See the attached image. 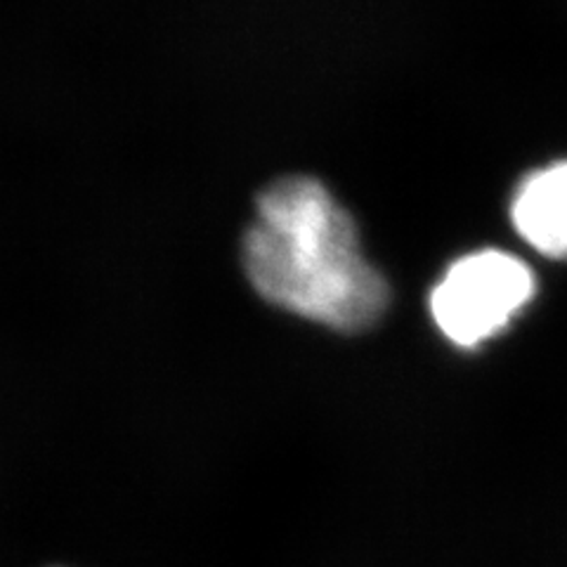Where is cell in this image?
<instances>
[{
  "label": "cell",
  "mask_w": 567,
  "mask_h": 567,
  "mask_svg": "<svg viewBox=\"0 0 567 567\" xmlns=\"http://www.w3.org/2000/svg\"><path fill=\"white\" fill-rule=\"evenodd\" d=\"M244 268L272 306L336 331H364L390 303L350 213L312 177H284L260 194Z\"/></svg>",
  "instance_id": "cell-1"
},
{
  "label": "cell",
  "mask_w": 567,
  "mask_h": 567,
  "mask_svg": "<svg viewBox=\"0 0 567 567\" xmlns=\"http://www.w3.org/2000/svg\"><path fill=\"white\" fill-rule=\"evenodd\" d=\"M535 291V272L520 258L485 248L452 262L435 284L433 322L454 346L475 348L504 331Z\"/></svg>",
  "instance_id": "cell-2"
},
{
  "label": "cell",
  "mask_w": 567,
  "mask_h": 567,
  "mask_svg": "<svg viewBox=\"0 0 567 567\" xmlns=\"http://www.w3.org/2000/svg\"><path fill=\"white\" fill-rule=\"evenodd\" d=\"M516 233L548 258H567V162L527 175L511 204Z\"/></svg>",
  "instance_id": "cell-3"
}]
</instances>
